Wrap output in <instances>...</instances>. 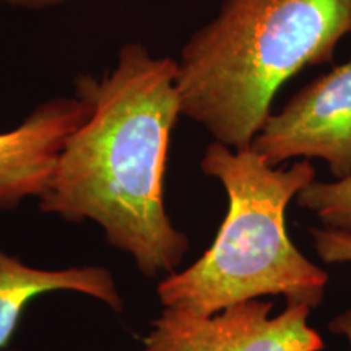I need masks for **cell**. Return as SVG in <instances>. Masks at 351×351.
Returning a JSON list of instances; mask_svg holds the SVG:
<instances>
[{
    "label": "cell",
    "instance_id": "4",
    "mask_svg": "<svg viewBox=\"0 0 351 351\" xmlns=\"http://www.w3.org/2000/svg\"><path fill=\"white\" fill-rule=\"evenodd\" d=\"M270 301L252 300L213 315L165 307L140 351H322L324 339L309 324L311 307L287 304L271 315Z\"/></svg>",
    "mask_w": 351,
    "mask_h": 351
},
{
    "label": "cell",
    "instance_id": "3",
    "mask_svg": "<svg viewBox=\"0 0 351 351\" xmlns=\"http://www.w3.org/2000/svg\"><path fill=\"white\" fill-rule=\"evenodd\" d=\"M200 168L225 189L226 217L199 261L161 280V304L200 315L267 296L311 309L322 304L327 271L296 247L287 230L289 204L315 179L311 161L280 168L251 147L234 150L213 140Z\"/></svg>",
    "mask_w": 351,
    "mask_h": 351
},
{
    "label": "cell",
    "instance_id": "7",
    "mask_svg": "<svg viewBox=\"0 0 351 351\" xmlns=\"http://www.w3.org/2000/svg\"><path fill=\"white\" fill-rule=\"evenodd\" d=\"M62 289L106 302L117 313L124 307L112 275L103 267L34 269L0 251V348L10 340L29 301L43 293Z\"/></svg>",
    "mask_w": 351,
    "mask_h": 351
},
{
    "label": "cell",
    "instance_id": "11",
    "mask_svg": "<svg viewBox=\"0 0 351 351\" xmlns=\"http://www.w3.org/2000/svg\"><path fill=\"white\" fill-rule=\"evenodd\" d=\"M2 3L13 7H21V8H47L60 5V3L72 2V0H0Z\"/></svg>",
    "mask_w": 351,
    "mask_h": 351
},
{
    "label": "cell",
    "instance_id": "10",
    "mask_svg": "<svg viewBox=\"0 0 351 351\" xmlns=\"http://www.w3.org/2000/svg\"><path fill=\"white\" fill-rule=\"evenodd\" d=\"M328 330L335 333V335L343 337L351 351V309H346L343 313L337 314L330 320V324H328Z\"/></svg>",
    "mask_w": 351,
    "mask_h": 351
},
{
    "label": "cell",
    "instance_id": "5",
    "mask_svg": "<svg viewBox=\"0 0 351 351\" xmlns=\"http://www.w3.org/2000/svg\"><path fill=\"white\" fill-rule=\"evenodd\" d=\"M251 148L271 166L293 158L322 160L335 179L351 176V59L271 112Z\"/></svg>",
    "mask_w": 351,
    "mask_h": 351
},
{
    "label": "cell",
    "instance_id": "1",
    "mask_svg": "<svg viewBox=\"0 0 351 351\" xmlns=\"http://www.w3.org/2000/svg\"><path fill=\"white\" fill-rule=\"evenodd\" d=\"M178 64L140 43L121 47L111 72L77 78L88 116L65 138L41 210L91 219L145 276L171 275L189 251L163 200L171 134L181 114Z\"/></svg>",
    "mask_w": 351,
    "mask_h": 351
},
{
    "label": "cell",
    "instance_id": "2",
    "mask_svg": "<svg viewBox=\"0 0 351 351\" xmlns=\"http://www.w3.org/2000/svg\"><path fill=\"white\" fill-rule=\"evenodd\" d=\"M351 33V0H221L184 44L181 114L234 150L249 148L285 83L330 62Z\"/></svg>",
    "mask_w": 351,
    "mask_h": 351
},
{
    "label": "cell",
    "instance_id": "9",
    "mask_svg": "<svg viewBox=\"0 0 351 351\" xmlns=\"http://www.w3.org/2000/svg\"><path fill=\"white\" fill-rule=\"evenodd\" d=\"M314 251L326 263H350L351 265V231L332 230V228H313L311 230Z\"/></svg>",
    "mask_w": 351,
    "mask_h": 351
},
{
    "label": "cell",
    "instance_id": "8",
    "mask_svg": "<svg viewBox=\"0 0 351 351\" xmlns=\"http://www.w3.org/2000/svg\"><path fill=\"white\" fill-rule=\"evenodd\" d=\"M295 200L298 207L313 212L326 228L351 231V176L333 181L314 179Z\"/></svg>",
    "mask_w": 351,
    "mask_h": 351
},
{
    "label": "cell",
    "instance_id": "6",
    "mask_svg": "<svg viewBox=\"0 0 351 351\" xmlns=\"http://www.w3.org/2000/svg\"><path fill=\"white\" fill-rule=\"evenodd\" d=\"M88 116L80 96H60L39 104L15 129L0 132V210L47 191L65 138Z\"/></svg>",
    "mask_w": 351,
    "mask_h": 351
}]
</instances>
